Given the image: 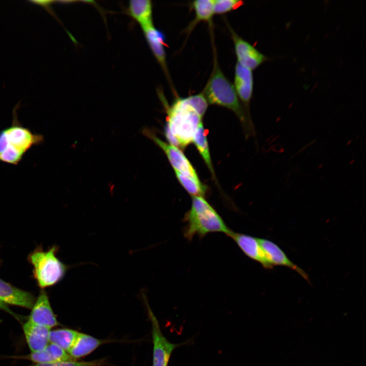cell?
I'll return each mask as SVG.
<instances>
[{
	"label": "cell",
	"instance_id": "ffe728a7",
	"mask_svg": "<svg viewBox=\"0 0 366 366\" xmlns=\"http://www.w3.org/2000/svg\"><path fill=\"white\" fill-rule=\"evenodd\" d=\"M79 332L69 328L50 330L49 343L55 344L68 353L73 345Z\"/></svg>",
	"mask_w": 366,
	"mask_h": 366
},
{
	"label": "cell",
	"instance_id": "e0dca14e",
	"mask_svg": "<svg viewBox=\"0 0 366 366\" xmlns=\"http://www.w3.org/2000/svg\"><path fill=\"white\" fill-rule=\"evenodd\" d=\"M109 340H101L90 335L79 332L73 345L68 352L74 359L86 356L101 345L109 342Z\"/></svg>",
	"mask_w": 366,
	"mask_h": 366
},
{
	"label": "cell",
	"instance_id": "9c48e42d",
	"mask_svg": "<svg viewBox=\"0 0 366 366\" xmlns=\"http://www.w3.org/2000/svg\"><path fill=\"white\" fill-rule=\"evenodd\" d=\"M146 42L155 58L162 68L172 91L175 94L169 75L165 50V36L163 33L155 27L154 24L142 28Z\"/></svg>",
	"mask_w": 366,
	"mask_h": 366
},
{
	"label": "cell",
	"instance_id": "44dd1931",
	"mask_svg": "<svg viewBox=\"0 0 366 366\" xmlns=\"http://www.w3.org/2000/svg\"><path fill=\"white\" fill-rule=\"evenodd\" d=\"M175 176L185 189L193 196L203 197L206 191V187L200 181L185 176L174 171Z\"/></svg>",
	"mask_w": 366,
	"mask_h": 366
},
{
	"label": "cell",
	"instance_id": "2e32d148",
	"mask_svg": "<svg viewBox=\"0 0 366 366\" xmlns=\"http://www.w3.org/2000/svg\"><path fill=\"white\" fill-rule=\"evenodd\" d=\"M191 8L194 11L195 17L185 29L184 32L189 36L197 25L201 22L212 24L214 15L213 0H197L191 4Z\"/></svg>",
	"mask_w": 366,
	"mask_h": 366
},
{
	"label": "cell",
	"instance_id": "6da1fadb",
	"mask_svg": "<svg viewBox=\"0 0 366 366\" xmlns=\"http://www.w3.org/2000/svg\"><path fill=\"white\" fill-rule=\"evenodd\" d=\"M165 105L167 113L165 137L168 142L175 139L179 147L183 148L193 142L203 116L194 107L191 96L176 97L171 106Z\"/></svg>",
	"mask_w": 366,
	"mask_h": 366
},
{
	"label": "cell",
	"instance_id": "3957f363",
	"mask_svg": "<svg viewBox=\"0 0 366 366\" xmlns=\"http://www.w3.org/2000/svg\"><path fill=\"white\" fill-rule=\"evenodd\" d=\"M184 236L191 240L195 235L203 237L214 232L229 235L232 232L217 211L201 196L192 197V205L184 218Z\"/></svg>",
	"mask_w": 366,
	"mask_h": 366
},
{
	"label": "cell",
	"instance_id": "30bf717a",
	"mask_svg": "<svg viewBox=\"0 0 366 366\" xmlns=\"http://www.w3.org/2000/svg\"><path fill=\"white\" fill-rule=\"evenodd\" d=\"M28 321L50 329L58 322L51 308L48 296L44 289L40 291L32 308Z\"/></svg>",
	"mask_w": 366,
	"mask_h": 366
},
{
	"label": "cell",
	"instance_id": "9a60e30c",
	"mask_svg": "<svg viewBox=\"0 0 366 366\" xmlns=\"http://www.w3.org/2000/svg\"><path fill=\"white\" fill-rule=\"evenodd\" d=\"M22 328L31 352L41 351L49 344L50 328L33 323L28 320L23 324Z\"/></svg>",
	"mask_w": 366,
	"mask_h": 366
},
{
	"label": "cell",
	"instance_id": "cb8c5ba5",
	"mask_svg": "<svg viewBox=\"0 0 366 366\" xmlns=\"http://www.w3.org/2000/svg\"><path fill=\"white\" fill-rule=\"evenodd\" d=\"M106 364L105 359L88 361H63L54 362V366H102Z\"/></svg>",
	"mask_w": 366,
	"mask_h": 366
},
{
	"label": "cell",
	"instance_id": "5bb4252c",
	"mask_svg": "<svg viewBox=\"0 0 366 366\" xmlns=\"http://www.w3.org/2000/svg\"><path fill=\"white\" fill-rule=\"evenodd\" d=\"M0 300L7 305L31 309L36 299L32 293L18 288L0 278Z\"/></svg>",
	"mask_w": 366,
	"mask_h": 366
},
{
	"label": "cell",
	"instance_id": "5b68a950",
	"mask_svg": "<svg viewBox=\"0 0 366 366\" xmlns=\"http://www.w3.org/2000/svg\"><path fill=\"white\" fill-rule=\"evenodd\" d=\"M57 250L55 246L46 251L38 248L28 255V260L33 266L34 277L42 289L60 282L68 269V266L56 256Z\"/></svg>",
	"mask_w": 366,
	"mask_h": 366
},
{
	"label": "cell",
	"instance_id": "603a6c76",
	"mask_svg": "<svg viewBox=\"0 0 366 366\" xmlns=\"http://www.w3.org/2000/svg\"><path fill=\"white\" fill-rule=\"evenodd\" d=\"M23 358L36 363L54 362L46 348L41 351L31 352L30 354L24 356Z\"/></svg>",
	"mask_w": 366,
	"mask_h": 366
},
{
	"label": "cell",
	"instance_id": "277c9868",
	"mask_svg": "<svg viewBox=\"0 0 366 366\" xmlns=\"http://www.w3.org/2000/svg\"><path fill=\"white\" fill-rule=\"evenodd\" d=\"M213 68L202 94L208 104L221 106L233 112L244 125L247 117L237 96L233 84L221 70L217 59L216 49L213 47Z\"/></svg>",
	"mask_w": 366,
	"mask_h": 366
},
{
	"label": "cell",
	"instance_id": "ac0fdd59",
	"mask_svg": "<svg viewBox=\"0 0 366 366\" xmlns=\"http://www.w3.org/2000/svg\"><path fill=\"white\" fill-rule=\"evenodd\" d=\"M128 12L141 28L154 24L152 4L149 0H132L129 2Z\"/></svg>",
	"mask_w": 366,
	"mask_h": 366
},
{
	"label": "cell",
	"instance_id": "d4e9b609",
	"mask_svg": "<svg viewBox=\"0 0 366 366\" xmlns=\"http://www.w3.org/2000/svg\"><path fill=\"white\" fill-rule=\"evenodd\" d=\"M30 2L39 5L43 7L46 10H47L50 14L54 15L50 7L51 4L54 2L53 1H30Z\"/></svg>",
	"mask_w": 366,
	"mask_h": 366
},
{
	"label": "cell",
	"instance_id": "8fae6325",
	"mask_svg": "<svg viewBox=\"0 0 366 366\" xmlns=\"http://www.w3.org/2000/svg\"><path fill=\"white\" fill-rule=\"evenodd\" d=\"M235 242L243 253L251 259L260 263L268 269L273 266L267 260L260 246L258 238L246 234L235 233L232 231L228 235Z\"/></svg>",
	"mask_w": 366,
	"mask_h": 366
},
{
	"label": "cell",
	"instance_id": "7c38bea8",
	"mask_svg": "<svg viewBox=\"0 0 366 366\" xmlns=\"http://www.w3.org/2000/svg\"><path fill=\"white\" fill-rule=\"evenodd\" d=\"M258 239L267 260L273 267L282 266L289 267L296 271L309 283L310 282L306 272L289 259L278 245L265 238H258Z\"/></svg>",
	"mask_w": 366,
	"mask_h": 366
},
{
	"label": "cell",
	"instance_id": "ba28073f",
	"mask_svg": "<svg viewBox=\"0 0 366 366\" xmlns=\"http://www.w3.org/2000/svg\"><path fill=\"white\" fill-rule=\"evenodd\" d=\"M228 28L234 44L236 63L253 71L265 62L266 56L240 37L230 26Z\"/></svg>",
	"mask_w": 366,
	"mask_h": 366
},
{
	"label": "cell",
	"instance_id": "7a4b0ae2",
	"mask_svg": "<svg viewBox=\"0 0 366 366\" xmlns=\"http://www.w3.org/2000/svg\"><path fill=\"white\" fill-rule=\"evenodd\" d=\"M19 104L13 110L12 125L0 131V162L14 165L20 162L31 147L44 141L42 135L33 133L18 121L16 111Z\"/></svg>",
	"mask_w": 366,
	"mask_h": 366
},
{
	"label": "cell",
	"instance_id": "52a82bcc",
	"mask_svg": "<svg viewBox=\"0 0 366 366\" xmlns=\"http://www.w3.org/2000/svg\"><path fill=\"white\" fill-rule=\"evenodd\" d=\"M143 133L163 150L174 171L200 181L196 170L181 150L177 147L162 140L149 129H146L143 131Z\"/></svg>",
	"mask_w": 366,
	"mask_h": 366
},
{
	"label": "cell",
	"instance_id": "484cf974",
	"mask_svg": "<svg viewBox=\"0 0 366 366\" xmlns=\"http://www.w3.org/2000/svg\"><path fill=\"white\" fill-rule=\"evenodd\" d=\"M0 309L5 312H7L10 315L14 316L17 320H21V317H20L19 315H17L16 313H14L12 311H11L8 307L7 304L2 302L1 300H0Z\"/></svg>",
	"mask_w": 366,
	"mask_h": 366
},
{
	"label": "cell",
	"instance_id": "d6986e66",
	"mask_svg": "<svg viewBox=\"0 0 366 366\" xmlns=\"http://www.w3.org/2000/svg\"><path fill=\"white\" fill-rule=\"evenodd\" d=\"M192 142L195 144L212 177L215 178L216 175L210 157L207 135L202 122L198 127Z\"/></svg>",
	"mask_w": 366,
	"mask_h": 366
},
{
	"label": "cell",
	"instance_id": "8992f818",
	"mask_svg": "<svg viewBox=\"0 0 366 366\" xmlns=\"http://www.w3.org/2000/svg\"><path fill=\"white\" fill-rule=\"evenodd\" d=\"M147 307L152 329V366H168L173 351L182 343H173L166 339L161 330L158 320L148 304Z\"/></svg>",
	"mask_w": 366,
	"mask_h": 366
},
{
	"label": "cell",
	"instance_id": "4fadbf2b",
	"mask_svg": "<svg viewBox=\"0 0 366 366\" xmlns=\"http://www.w3.org/2000/svg\"><path fill=\"white\" fill-rule=\"evenodd\" d=\"M233 86L240 103L243 104L248 112L253 92L252 71L236 63L234 69Z\"/></svg>",
	"mask_w": 366,
	"mask_h": 366
},
{
	"label": "cell",
	"instance_id": "7402d4cb",
	"mask_svg": "<svg viewBox=\"0 0 366 366\" xmlns=\"http://www.w3.org/2000/svg\"><path fill=\"white\" fill-rule=\"evenodd\" d=\"M243 4L238 0H213L215 15H222L239 8Z\"/></svg>",
	"mask_w": 366,
	"mask_h": 366
}]
</instances>
